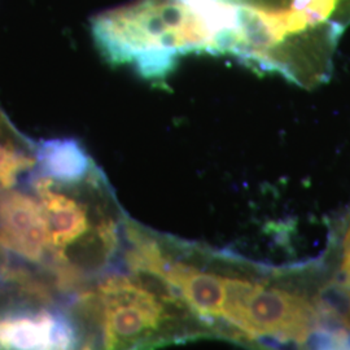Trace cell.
Here are the masks:
<instances>
[{"mask_svg": "<svg viewBox=\"0 0 350 350\" xmlns=\"http://www.w3.org/2000/svg\"><path fill=\"white\" fill-rule=\"evenodd\" d=\"M237 26L226 55L304 88L332 75L340 38L350 25V0H230Z\"/></svg>", "mask_w": 350, "mask_h": 350, "instance_id": "6da1fadb", "label": "cell"}, {"mask_svg": "<svg viewBox=\"0 0 350 350\" xmlns=\"http://www.w3.org/2000/svg\"><path fill=\"white\" fill-rule=\"evenodd\" d=\"M234 27L228 0L206 8L183 0H135L91 21L95 46L108 63L133 65L154 82H163L189 53L225 55Z\"/></svg>", "mask_w": 350, "mask_h": 350, "instance_id": "7a4b0ae2", "label": "cell"}, {"mask_svg": "<svg viewBox=\"0 0 350 350\" xmlns=\"http://www.w3.org/2000/svg\"><path fill=\"white\" fill-rule=\"evenodd\" d=\"M127 273L105 276L95 289L105 349L147 348L211 336L169 284Z\"/></svg>", "mask_w": 350, "mask_h": 350, "instance_id": "3957f363", "label": "cell"}, {"mask_svg": "<svg viewBox=\"0 0 350 350\" xmlns=\"http://www.w3.org/2000/svg\"><path fill=\"white\" fill-rule=\"evenodd\" d=\"M0 248L27 261L43 260L52 244L40 201L11 189L0 193Z\"/></svg>", "mask_w": 350, "mask_h": 350, "instance_id": "277c9868", "label": "cell"}, {"mask_svg": "<svg viewBox=\"0 0 350 350\" xmlns=\"http://www.w3.org/2000/svg\"><path fill=\"white\" fill-rule=\"evenodd\" d=\"M79 345L72 318L60 312L10 314L0 318V349H70Z\"/></svg>", "mask_w": 350, "mask_h": 350, "instance_id": "5b68a950", "label": "cell"}, {"mask_svg": "<svg viewBox=\"0 0 350 350\" xmlns=\"http://www.w3.org/2000/svg\"><path fill=\"white\" fill-rule=\"evenodd\" d=\"M51 186L50 179L33 175V188L40 199L50 228L51 244L56 250H64L92 230L90 211L88 204L56 192Z\"/></svg>", "mask_w": 350, "mask_h": 350, "instance_id": "8992f818", "label": "cell"}, {"mask_svg": "<svg viewBox=\"0 0 350 350\" xmlns=\"http://www.w3.org/2000/svg\"><path fill=\"white\" fill-rule=\"evenodd\" d=\"M36 174L64 186H77L86 182L96 169L88 152L73 138L42 140L36 148Z\"/></svg>", "mask_w": 350, "mask_h": 350, "instance_id": "52a82bcc", "label": "cell"}]
</instances>
